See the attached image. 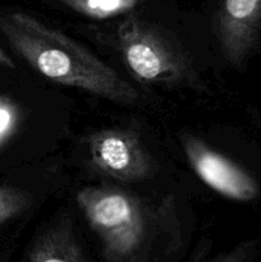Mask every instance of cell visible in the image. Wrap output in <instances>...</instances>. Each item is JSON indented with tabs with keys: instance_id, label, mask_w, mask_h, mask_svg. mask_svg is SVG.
I'll use <instances>...</instances> for the list:
<instances>
[{
	"instance_id": "6da1fadb",
	"label": "cell",
	"mask_w": 261,
	"mask_h": 262,
	"mask_svg": "<svg viewBox=\"0 0 261 262\" xmlns=\"http://www.w3.org/2000/svg\"><path fill=\"white\" fill-rule=\"evenodd\" d=\"M77 202L102 243L107 261H150L169 255L179 243L170 202L151 206L138 197L110 187L78 192Z\"/></svg>"
},
{
	"instance_id": "7a4b0ae2",
	"label": "cell",
	"mask_w": 261,
	"mask_h": 262,
	"mask_svg": "<svg viewBox=\"0 0 261 262\" xmlns=\"http://www.w3.org/2000/svg\"><path fill=\"white\" fill-rule=\"evenodd\" d=\"M0 31L15 53L50 81L120 104L140 99L112 67L64 33L26 13L0 17Z\"/></svg>"
},
{
	"instance_id": "3957f363",
	"label": "cell",
	"mask_w": 261,
	"mask_h": 262,
	"mask_svg": "<svg viewBox=\"0 0 261 262\" xmlns=\"http://www.w3.org/2000/svg\"><path fill=\"white\" fill-rule=\"evenodd\" d=\"M115 41L124 64L140 81L178 86L196 79L182 49L158 26L130 15L119 23Z\"/></svg>"
},
{
	"instance_id": "277c9868",
	"label": "cell",
	"mask_w": 261,
	"mask_h": 262,
	"mask_svg": "<svg viewBox=\"0 0 261 262\" xmlns=\"http://www.w3.org/2000/svg\"><path fill=\"white\" fill-rule=\"evenodd\" d=\"M94 165L101 173L124 182L141 181L151 174V158L133 133L107 129L90 138Z\"/></svg>"
},
{
	"instance_id": "5b68a950",
	"label": "cell",
	"mask_w": 261,
	"mask_h": 262,
	"mask_svg": "<svg viewBox=\"0 0 261 262\" xmlns=\"http://www.w3.org/2000/svg\"><path fill=\"white\" fill-rule=\"evenodd\" d=\"M183 147L200 179L217 193L237 201H250L257 196V184L243 169L199 138L187 136L183 140Z\"/></svg>"
},
{
	"instance_id": "8992f818",
	"label": "cell",
	"mask_w": 261,
	"mask_h": 262,
	"mask_svg": "<svg viewBox=\"0 0 261 262\" xmlns=\"http://www.w3.org/2000/svg\"><path fill=\"white\" fill-rule=\"evenodd\" d=\"M261 23V0H223L216 30L222 51L234 66H241L255 43Z\"/></svg>"
},
{
	"instance_id": "52a82bcc",
	"label": "cell",
	"mask_w": 261,
	"mask_h": 262,
	"mask_svg": "<svg viewBox=\"0 0 261 262\" xmlns=\"http://www.w3.org/2000/svg\"><path fill=\"white\" fill-rule=\"evenodd\" d=\"M69 222L60 220V223L40 235L28 251V260L32 262L86 261V256L74 238Z\"/></svg>"
},
{
	"instance_id": "ba28073f",
	"label": "cell",
	"mask_w": 261,
	"mask_h": 262,
	"mask_svg": "<svg viewBox=\"0 0 261 262\" xmlns=\"http://www.w3.org/2000/svg\"><path fill=\"white\" fill-rule=\"evenodd\" d=\"M58 2L86 17L106 19L130 12L140 0H58Z\"/></svg>"
},
{
	"instance_id": "9c48e42d",
	"label": "cell",
	"mask_w": 261,
	"mask_h": 262,
	"mask_svg": "<svg viewBox=\"0 0 261 262\" xmlns=\"http://www.w3.org/2000/svg\"><path fill=\"white\" fill-rule=\"evenodd\" d=\"M32 202L27 192L14 187L0 186V224L22 214Z\"/></svg>"
},
{
	"instance_id": "30bf717a",
	"label": "cell",
	"mask_w": 261,
	"mask_h": 262,
	"mask_svg": "<svg viewBox=\"0 0 261 262\" xmlns=\"http://www.w3.org/2000/svg\"><path fill=\"white\" fill-rule=\"evenodd\" d=\"M19 118L18 105L10 97L0 95V148L14 135Z\"/></svg>"
},
{
	"instance_id": "8fae6325",
	"label": "cell",
	"mask_w": 261,
	"mask_h": 262,
	"mask_svg": "<svg viewBox=\"0 0 261 262\" xmlns=\"http://www.w3.org/2000/svg\"><path fill=\"white\" fill-rule=\"evenodd\" d=\"M0 66L5 67V68H10V69H14L15 68V64L12 59L9 58L7 53L0 48Z\"/></svg>"
}]
</instances>
